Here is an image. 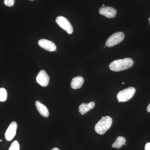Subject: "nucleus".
<instances>
[{
    "label": "nucleus",
    "mask_w": 150,
    "mask_h": 150,
    "mask_svg": "<svg viewBox=\"0 0 150 150\" xmlns=\"http://www.w3.org/2000/svg\"><path fill=\"white\" fill-rule=\"evenodd\" d=\"M7 97L6 91L4 88H0V101L4 102L6 101Z\"/></svg>",
    "instance_id": "14"
},
{
    "label": "nucleus",
    "mask_w": 150,
    "mask_h": 150,
    "mask_svg": "<svg viewBox=\"0 0 150 150\" xmlns=\"http://www.w3.org/2000/svg\"><path fill=\"white\" fill-rule=\"evenodd\" d=\"M20 145L18 142L14 141L11 144L8 150H20Z\"/></svg>",
    "instance_id": "15"
},
{
    "label": "nucleus",
    "mask_w": 150,
    "mask_h": 150,
    "mask_svg": "<svg viewBox=\"0 0 150 150\" xmlns=\"http://www.w3.org/2000/svg\"><path fill=\"white\" fill-rule=\"evenodd\" d=\"M38 44L41 48L50 52L56 51L57 48L56 45L54 42L47 39H40L38 40Z\"/></svg>",
    "instance_id": "8"
},
{
    "label": "nucleus",
    "mask_w": 150,
    "mask_h": 150,
    "mask_svg": "<svg viewBox=\"0 0 150 150\" xmlns=\"http://www.w3.org/2000/svg\"><path fill=\"white\" fill-rule=\"evenodd\" d=\"M83 78L81 76H76L73 78L71 82V87L74 89L81 88L83 85Z\"/></svg>",
    "instance_id": "12"
},
{
    "label": "nucleus",
    "mask_w": 150,
    "mask_h": 150,
    "mask_svg": "<svg viewBox=\"0 0 150 150\" xmlns=\"http://www.w3.org/2000/svg\"><path fill=\"white\" fill-rule=\"evenodd\" d=\"M112 118L109 116H102V118L98 121L95 126V131L97 134L103 135L112 125Z\"/></svg>",
    "instance_id": "2"
},
{
    "label": "nucleus",
    "mask_w": 150,
    "mask_h": 150,
    "mask_svg": "<svg viewBox=\"0 0 150 150\" xmlns=\"http://www.w3.org/2000/svg\"><path fill=\"white\" fill-rule=\"evenodd\" d=\"M126 142V140L124 137H118L115 142L112 144V147L116 149H121L122 146L124 145Z\"/></svg>",
    "instance_id": "13"
},
{
    "label": "nucleus",
    "mask_w": 150,
    "mask_h": 150,
    "mask_svg": "<svg viewBox=\"0 0 150 150\" xmlns=\"http://www.w3.org/2000/svg\"><path fill=\"white\" fill-rule=\"evenodd\" d=\"M95 105V103L93 101L89 103H82L80 105L79 108V111L81 115H85L86 112L93 109Z\"/></svg>",
    "instance_id": "10"
},
{
    "label": "nucleus",
    "mask_w": 150,
    "mask_h": 150,
    "mask_svg": "<svg viewBox=\"0 0 150 150\" xmlns=\"http://www.w3.org/2000/svg\"><path fill=\"white\" fill-rule=\"evenodd\" d=\"M30 1H33V0H30Z\"/></svg>",
    "instance_id": "24"
},
{
    "label": "nucleus",
    "mask_w": 150,
    "mask_h": 150,
    "mask_svg": "<svg viewBox=\"0 0 150 150\" xmlns=\"http://www.w3.org/2000/svg\"><path fill=\"white\" fill-rule=\"evenodd\" d=\"M103 6H105V5L104 4L103 5Z\"/></svg>",
    "instance_id": "23"
},
{
    "label": "nucleus",
    "mask_w": 150,
    "mask_h": 150,
    "mask_svg": "<svg viewBox=\"0 0 150 150\" xmlns=\"http://www.w3.org/2000/svg\"><path fill=\"white\" fill-rule=\"evenodd\" d=\"M145 150H150V143H147L146 144Z\"/></svg>",
    "instance_id": "17"
},
{
    "label": "nucleus",
    "mask_w": 150,
    "mask_h": 150,
    "mask_svg": "<svg viewBox=\"0 0 150 150\" xmlns=\"http://www.w3.org/2000/svg\"><path fill=\"white\" fill-rule=\"evenodd\" d=\"M51 150H60L59 149V148H54L53 149H52Z\"/></svg>",
    "instance_id": "19"
},
{
    "label": "nucleus",
    "mask_w": 150,
    "mask_h": 150,
    "mask_svg": "<svg viewBox=\"0 0 150 150\" xmlns=\"http://www.w3.org/2000/svg\"><path fill=\"white\" fill-rule=\"evenodd\" d=\"M147 110L148 112H150V103L147 108Z\"/></svg>",
    "instance_id": "18"
},
{
    "label": "nucleus",
    "mask_w": 150,
    "mask_h": 150,
    "mask_svg": "<svg viewBox=\"0 0 150 150\" xmlns=\"http://www.w3.org/2000/svg\"><path fill=\"white\" fill-rule=\"evenodd\" d=\"M2 139L0 140V142H2Z\"/></svg>",
    "instance_id": "22"
},
{
    "label": "nucleus",
    "mask_w": 150,
    "mask_h": 150,
    "mask_svg": "<svg viewBox=\"0 0 150 150\" xmlns=\"http://www.w3.org/2000/svg\"><path fill=\"white\" fill-rule=\"evenodd\" d=\"M35 106L40 115L44 117H48L49 112L47 108L38 100L35 101Z\"/></svg>",
    "instance_id": "11"
},
{
    "label": "nucleus",
    "mask_w": 150,
    "mask_h": 150,
    "mask_svg": "<svg viewBox=\"0 0 150 150\" xmlns=\"http://www.w3.org/2000/svg\"><path fill=\"white\" fill-rule=\"evenodd\" d=\"M38 83L43 87H46L49 83L50 78L45 70H42L38 74L36 78Z\"/></svg>",
    "instance_id": "6"
},
{
    "label": "nucleus",
    "mask_w": 150,
    "mask_h": 150,
    "mask_svg": "<svg viewBox=\"0 0 150 150\" xmlns=\"http://www.w3.org/2000/svg\"><path fill=\"white\" fill-rule=\"evenodd\" d=\"M134 61L131 58H125L113 61L109 65L110 70L113 71H121L131 68L134 65Z\"/></svg>",
    "instance_id": "1"
},
{
    "label": "nucleus",
    "mask_w": 150,
    "mask_h": 150,
    "mask_svg": "<svg viewBox=\"0 0 150 150\" xmlns=\"http://www.w3.org/2000/svg\"><path fill=\"white\" fill-rule=\"evenodd\" d=\"M99 13L108 18H113L116 16L117 11L111 7L103 6L100 8Z\"/></svg>",
    "instance_id": "9"
},
{
    "label": "nucleus",
    "mask_w": 150,
    "mask_h": 150,
    "mask_svg": "<svg viewBox=\"0 0 150 150\" xmlns=\"http://www.w3.org/2000/svg\"><path fill=\"white\" fill-rule=\"evenodd\" d=\"M124 38L125 35L123 32L115 33L108 38L105 43V46L108 47L115 46L121 43Z\"/></svg>",
    "instance_id": "4"
},
{
    "label": "nucleus",
    "mask_w": 150,
    "mask_h": 150,
    "mask_svg": "<svg viewBox=\"0 0 150 150\" xmlns=\"http://www.w3.org/2000/svg\"><path fill=\"white\" fill-rule=\"evenodd\" d=\"M148 20H149V24L150 25V17L149 18V19H148Z\"/></svg>",
    "instance_id": "20"
},
{
    "label": "nucleus",
    "mask_w": 150,
    "mask_h": 150,
    "mask_svg": "<svg viewBox=\"0 0 150 150\" xmlns=\"http://www.w3.org/2000/svg\"><path fill=\"white\" fill-rule=\"evenodd\" d=\"M136 93V89L133 87L119 91L117 95V98L118 102H124L128 101L132 98Z\"/></svg>",
    "instance_id": "3"
},
{
    "label": "nucleus",
    "mask_w": 150,
    "mask_h": 150,
    "mask_svg": "<svg viewBox=\"0 0 150 150\" xmlns=\"http://www.w3.org/2000/svg\"><path fill=\"white\" fill-rule=\"evenodd\" d=\"M17 124L15 121L11 122L6 131L5 137L7 141H11L13 139L16 134Z\"/></svg>",
    "instance_id": "7"
},
{
    "label": "nucleus",
    "mask_w": 150,
    "mask_h": 150,
    "mask_svg": "<svg viewBox=\"0 0 150 150\" xmlns=\"http://www.w3.org/2000/svg\"><path fill=\"white\" fill-rule=\"evenodd\" d=\"M15 0H4V4L8 6H12L14 4Z\"/></svg>",
    "instance_id": "16"
},
{
    "label": "nucleus",
    "mask_w": 150,
    "mask_h": 150,
    "mask_svg": "<svg viewBox=\"0 0 150 150\" xmlns=\"http://www.w3.org/2000/svg\"><path fill=\"white\" fill-rule=\"evenodd\" d=\"M122 84H124V82H122Z\"/></svg>",
    "instance_id": "21"
},
{
    "label": "nucleus",
    "mask_w": 150,
    "mask_h": 150,
    "mask_svg": "<svg viewBox=\"0 0 150 150\" xmlns=\"http://www.w3.org/2000/svg\"><path fill=\"white\" fill-rule=\"evenodd\" d=\"M56 21L60 27L67 31L69 34L72 33L74 31L72 25L67 18L64 16H58L56 18Z\"/></svg>",
    "instance_id": "5"
}]
</instances>
